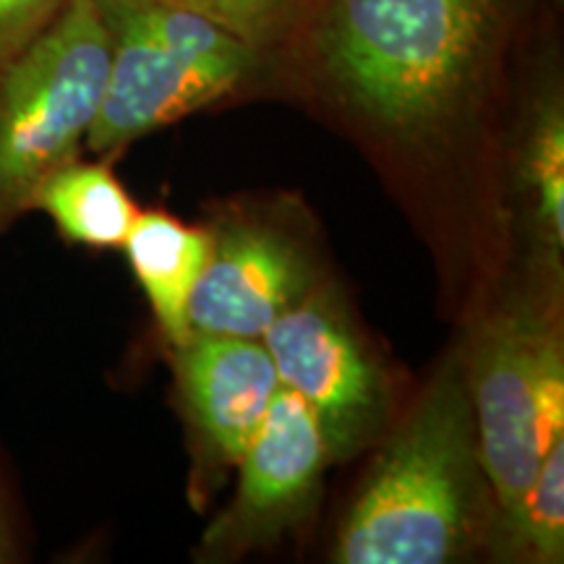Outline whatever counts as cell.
<instances>
[{
  "label": "cell",
  "instance_id": "cell-1",
  "mask_svg": "<svg viewBox=\"0 0 564 564\" xmlns=\"http://www.w3.org/2000/svg\"><path fill=\"white\" fill-rule=\"evenodd\" d=\"M531 0H306L274 63L350 121L405 147L489 105Z\"/></svg>",
  "mask_w": 564,
  "mask_h": 564
},
{
  "label": "cell",
  "instance_id": "cell-2",
  "mask_svg": "<svg viewBox=\"0 0 564 564\" xmlns=\"http://www.w3.org/2000/svg\"><path fill=\"white\" fill-rule=\"evenodd\" d=\"M497 539L474 405L453 358L400 423L337 531L340 564H447Z\"/></svg>",
  "mask_w": 564,
  "mask_h": 564
},
{
  "label": "cell",
  "instance_id": "cell-3",
  "mask_svg": "<svg viewBox=\"0 0 564 564\" xmlns=\"http://www.w3.org/2000/svg\"><path fill=\"white\" fill-rule=\"evenodd\" d=\"M110 34L105 95L84 144L97 154L123 150L243 89L272 68L215 21L167 0H91Z\"/></svg>",
  "mask_w": 564,
  "mask_h": 564
},
{
  "label": "cell",
  "instance_id": "cell-4",
  "mask_svg": "<svg viewBox=\"0 0 564 564\" xmlns=\"http://www.w3.org/2000/svg\"><path fill=\"white\" fill-rule=\"evenodd\" d=\"M478 455L507 549L541 457L564 436V361L554 303L514 295L481 324L465 366Z\"/></svg>",
  "mask_w": 564,
  "mask_h": 564
},
{
  "label": "cell",
  "instance_id": "cell-5",
  "mask_svg": "<svg viewBox=\"0 0 564 564\" xmlns=\"http://www.w3.org/2000/svg\"><path fill=\"white\" fill-rule=\"evenodd\" d=\"M108 68L110 34L91 0H66L0 68V232L32 209L47 175L79 158Z\"/></svg>",
  "mask_w": 564,
  "mask_h": 564
},
{
  "label": "cell",
  "instance_id": "cell-6",
  "mask_svg": "<svg viewBox=\"0 0 564 564\" xmlns=\"http://www.w3.org/2000/svg\"><path fill=\"white\" fill-rule=\"evenodd\" d=\"M282 387L312 408L333 460H350L384 434L392 384L343 301L324 282L259 337Z\"/></svg>",
  "mask_w": 564,
  "mask_h": 564
},
{
  "label": "cell",
  "instance_id": "cell-7",
  "mask_svg": "<svg viewBox=\"0 0 564 564\" xmlns=\"http://www.w3.org/2000/svg\"><path fill=\"white\" fill-rule=\"evenodd\" d=\"M333 453L312 408L288 387L238 460V489L202 539V554L225 560L278 541L301 525L322 494Z\"/></svg>",
  "mask_w": 564,
  "mask_h": 564
},
{
  "label": "cell",
  "instance_id": "cell-8",
  "mask_svg": "<svg viewBox=\"0 0 564 564\" xmlns=\"http://www.w3.org/2000/svg\"><path fill=\"white\" fill-rule=\"evenodd\" d=\"M209 259L192 301V333L262 337L264 329L322 282L293 232L262 217H217Z\"/></svg>",
  "mask_w": 564,
  "mask_h": 564
},
{
  "label": "cell",
  "instance_id": "cell-9",
  "mask_svg": "<svg viewBox=\"0 0 564 564\" xmlns=\"http://www.w3.org/2000/svg\"><path fill=\"white\" fill-rule=\"evenodd\" d=\"M173 371L202 460L238 465L282 387L270 350L259 337L192 333L173 345Z\"/></svg>",
  "mask_w": 564,
  "mask_h": 564
},
{
  "label": "cell",
  "instance_id": "cell-10",
  "mask_svg": "<svg viewBox=\"0 0 564 564\" xmlns=\"http://www.w3.org/2000/svg\"><path fill=\"white\" fill-rule=\"evenodd\" d=\"M209 246V228L188 225L162 209L139 212L126 236L123 249L133 278L171 345H181L192 335L188 301L207 267Z\"/></svg>",
  "mask_w": 564,
  "mask_h": 564
},
{
  "label": "cell",
  "instance_id": "cell-11",
  "mask_svg": "<svg viewBox=\"0 0 564 564\" xmlns=\"http://www.w3.org/2000/svg\"><path fill=\"white\" fill-rule=\"evenodd\" d=\"M541 270L560 280L564 249V102L560 70L546 66L535 84L518 165Z\"/></svg>",
  "mask_w": 564,
  "mask_h": 564
},
{
  "label": "cell",
  "instance_id": "cell-12",
  "mask_svg": "<svg viewBox=\"0 0 564 564\" xmlns=\"http://www.w3.org/2000/svg\"><path fill=\"white\" fill-rule=\"evenodd\" d=\"M32 209L45 212L63 241L87 249H123L139 209L108 162H66L40 183Z\"/></svg>",
  "mask_w": 564,
  "mask_h": 564
},
{
  "label": "cell",
  "instance_id": "cell-13",
  "mask_svg": "<svg viewBox=\"0 0 564 564\" xmlns=\"http://www.w3.org/2000/svg\"><path fill=\"white\" fill-rule=\"evenodd\" d=\"M507 554H525L539 564L562 562L564 554V436L541 457L528 486Z\"/></svg>",
  "mask_w": 564,
  "mask_h": 564
},
{
  "label": "cell",
  "instance_id": "cell-14",
  "mask_svg": "<svg viewBox=\"0 0 564 564\" xmlns=\"http://www.w3.org/2000/svg\"><path fill=\"white\" fill-rule=\"evenodd\" d=\"M236 34L274 61L291 42L306 0H167Z\"/></svg>",
  "mask_w": 564,
  "mask_h": 564
},
{
  "label": "cell",
  "instance_id": "cell-15",
  "mask_svg": "<svg viewBox=\"0 0 564 564\" xmlns=\"http://www.w3.org/2000/svg\"><path fill=\"white\" fill-rule=\"evenodd\" d=\"M66 0H0V68L45 30Z\"/></svg>",
  "mask_w": 564,
  "mask_h": 564
},
{
  "label": "cell",
  "instance_id": "cell-16",
  "mask_svg": "<svg viewBox=\"0 0 564 564\" xmlns=\"http://www.w3.org/2000/svg\"><path fill=\"white\" fill-rule=\"evenodd\" d=\"M6 560H11V531H9V520H6L3 502H0V562Z\"/></svg>",
  "mask_w": 564,
  "mask_h": 564
},
{
  "label": "cell",
  "instance_id": "cell-17",
  "mask_svg": "<svg viewBox=\"0 0 564 564\" xmlns=\"http://www.w3.org/2000/svg\"><path fill=\"white\" fill-rule=\"evenodd\" d=\"M552 3H554V6H562V0H552Z\"/></svg>",
  "mask_w": 564,
  "mask_h": 564
}]
</instances>
